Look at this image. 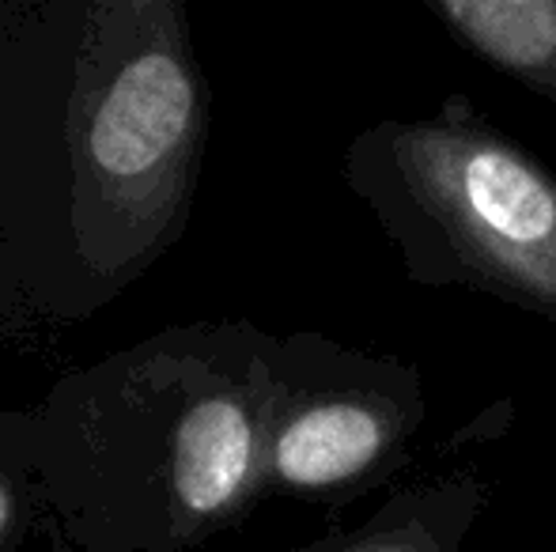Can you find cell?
<instances>
[{"instance_id": "cell-1", "label": "cell", "mask_w": 556, "mask_h": 552, "mask_svg": "<svg viewBox=\"0 0 556 552\" xmlns=\"http://www.w3.org/2000/svg\"><path fill=\"white\" fill-rule=\"evenodd\" d=\"M208 103L182 0H0V333L152 273L193 216Z\"/></svg>"}, {"instance_id": "cell-2", "label": "cell", "mask_w": 556, "mask_h": 552, "mask_svg": "<svg viewBox=\"0 0 556 552\" xmlns=\"http://www.w3.org/2000/svg\"><path fill=\"white\" fill-rule=\"evenodd\" d=\"M277 333L167 325L68 371L27 409L46 518L80 552H190L269 500Z\"/></svg>"}, {"instance_id": "cell-3", "label": "cell", "mask_w": 556, "mask_h": 552, "mask_svg": "<svg viewBox=\"0 0 556 552\" xmlns=\"http://www.w3.org/2000/svg\"><path fill=\"white\" fill-rule=\"evenodd\" d=\"M402 277L556 322V170L454 91L425 118H382L341 155Z\"/></svg>"}, {"instance_id": "cell-4", "label": "cell", "mask_w": 556, "mask_h": 552, "mask_svg": "<svg viewBox=\"0 0 556 552\" xmlns=\"http://www.w3.org/2000/svg\"><path fill=\"white\" fill-rule=\"evenodd\" d=\"M425 424L428 390L413 360L318 330L277 333L265 492L344 511L402 477Z\"/></svg>"}, {"instance_id": "cell-5", "label": "cell", "mask_w": 556, "mask_h": 552, "mask_svg": "<svg viewBox=\"0 0 556 552\" xmlns=\"http://www.w3.org/2000/svg\"><path fill=\"white\" fill-rule=\"evenodd\" d=\"M484 503V473L477 465H454L397 485L364 523L337 526L288 552H466Z\"/></svg>"}, {"instance_id": "cell-6", "label": "cell", "mask_w": 556, "mask_h": 552, "mask_svg": "<svg viewBox=\"0 0 556 552\" xmlns=\"http://www.w3.org/2000/svg\"><path fill=\"white\" fill-rule=\"evenodd\" d=\"M454 46L556 106V0H425Z\"/></svg>"}, {"instance_id": "cell-7", "label": "cell", "mask_w": 556, "mask_h": 552, "mask_svg": "<svg viewBox=\"0 0 556 552\" xmlns=\"http://www.w3.org/2000/svg\"><path fill=\"white\" fill-rule=\"evenodd\" d=\"M42 515L46 496L35 470L27 409H8L0 401V552H20Z\"/></svg>"}, {"instance_id": "cell-8", "label": "cell", "mask_w": 556, "mask_h": 552, "mask_svg": "<svg viewBox=\"0 0 556 552\" xmlns=\"http://www.w3.org/2000/svg\"><path fill=\"white\" fill-rule=\"evenodd\" d=\"M53 552H80V549H73V545H68V541H53Z\"/></svg>"}]
</instances>
